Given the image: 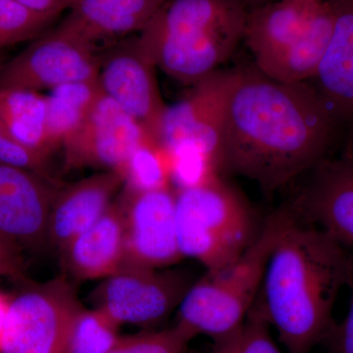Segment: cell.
Masks as SVG:
<instances>
[{"label": "cell", "instance_id": "6da1fadb", "mask_svg": "<svg viewBox=\"0 0 353 353\" xmlns=\"http://www.w3.org/2000/svg\"><path fill=\"white\" fill-rule=\"evenodd\" d=\"M340 120L313 85L234 70L223 138V173L274 192L326 158Z\"/></svg>", "mask_w": 353, "mask_h": 353}, {"label": "cell", "instance_id": "7a4b0ae2", "mask_svg": "<svg viewBox=\"0 0 353 353\" xmlns=\"http://www.w3.org/2000/svg\"><path fill=\"white\" fill-rule=\"evenodd\" d=\"M352 275V252L294 212L272 250L257 297L287 353H311L325 343L336 324L334 304Z\"/></svg>", "mask_w": 353, "mask_h": 353}, {"label": "cell", "instance_id": "3957f363", "mask_svg": "<svg viewBox=\"0 0 353 353\" xmlns=\"http://www.w3.org/2000/svg\"><path fill=\"white\" fill-rule=\"evenodd\" d=\"M246 15L241 0H167L137 39L157 68L194 85L232 57Z\"/></svg>", "mask_w": 353, "mask_h": 353}, {"label": "cell", "instance_id": "277c9868", "mask_svg": "<svg viewBox=\"0 0 353 353\" xmlns=\"http://www.w3.org/2000/svg\"><path fill=\"white\" fill-rule=\"evenodd\" d=\"M292 216V208L276 211L233 263L197 278L176 309V324L194 338L203 334L213 341L240 328L259 296L272 250Z\"/></svg>", "mask_w": 353, "mask_h": 353}, {"label": "cell", "instance_id": "5b68a950", "mask_svg": "<svg viewBox=\"0 0 353 353\" xmlns=\"http://www.w3.org/2000/svg\"><path fill=\"white\" fill-rule=\"evenodd\" d=\"M262 225L245 197L222 176L176 190L179 248L183 259L196 260L206 271L233 263L256 240Z\"/></svg>", "mask_w": 353, "mask_h": 353}, {"label": "cell", "instance_id": "8992f818", "mask_svg": "<svg viewBox=\"0 0 353 353\" xmlns=\"http://www.w3.org/2000/svg\"><path fill=\"white\" fill-rule=\"evenodd\" d=\"M22 283L9 303L0 353H66L70 325L82 304L75 287L65 276Z\"/></svg>", "mask_w": 353, "mask_h": 353}, {"label": "cell", "instance_id": "52a82bcc", "mask_svg": "<svg viewBox=\"0 0 353 353\" xmlns=\"http://www.w3.org/2000/svg\"><path fill=\"white\" fill-rule=\"evenodd\" d=\"M196 280L185 268H122L101 280L88 299L119 326L154 329L178 309Z\"/></svg>", "mask_w": 353, "mask_h": 353}, {"label": "cell", "instance_id": "ba28073f", "mask_svg": "<svg viewBox=\"0 0 353 353\" xmlns=\"http://www.w3.org/2000/svg\"><path fill=\"white\" fill-rule=\"evenodd\" d=\"M101 57L95 46L57 25L0 66L1 88L53 90L99 78Z\"/></svg>", "mask_w": 353, "mask_h": 353}, {"label": "cell", "instance_id": "9c48e42d", "mask_svg": "<svg viewBox=\"0 0 353 353\" xmlns=\"http://www.w3.org/2000/svg\"><path fill=\"white\" fill-rule=\"evenodd\" d=\"M124 218L123 268L165 269L183 259L176 230V190H123L118 197Z\"/></svg>", "mask_w": 353, "mask_h": 353}, {"label": "cell", "instance_id": "30bf717a", "mask_svg": "<svg viewBox=\"0 0 353 353\" xmlns=\"http://www.w3.org/2000/svg\"><path fill=\"white\" fill-rule=\"evenodd\" d=\"M233 71L218 70L199 81L176 103L167 105L158 141L164 148L196 146L222 171L225 112Z\"/></svg>", "mask_w": 353, "mask_h": 353}, {"label": "cell", "instance_id": "8fae6325", "mask_svg": "<svg viewBox=\"0 0 353 353\" xmlns=\"http://www.w3.org/2000/svg\"><path fill=\"white\" fill-rule=\"evenodd\" d=\"M155 70L137 37H132L118 41L104 53L97 79L101 92L158 141L167 105Z\"/></svg>", "mask_w": 353, "mask_h": 353}, {"label": "cell", "instance_id": "7c38bea8", "mask_svg": "<svg viewBox=\"0 0 353 353\" xmlns=\"http://www.w3.org/2000/svg\"><path fill=\"white\" fill-rule=\"evenodd\" d=\"M150 132L102 92L85 122L62 145L66 169L120 170Z\"/></svg>", "mask_w": 353, "mask_h": 353}, {"label": "cell", "instance_id": "4fadbf2b", "mask_svg": "<svg viewBox=\"0 0 353 353\" xmlns=\"http://www.w3.org/2000/svg\"><path fill=\"white\" fill-rule=\"evenodd\" d=\"M58 187L48 175L0 163V234L18 248L43 252Z\"/></svg>", "mask_w": 353, "mask_h": 353}, {"label": "cell", "instance_id": "5bb4252c", "mask_svg": "<svg viewBox=\"0 0 353 353\" xmlns=\"http://www.w3.org/2000/svg\"><path fill=\"white\" fill-rule=\"evenodd\" d=\"M309 173L292 210L353 252V155L325 158Z\"/></svg>", "mask_w": 353, "mask_h": 353}, {"label": "cell", "instance_id": "9a60e30c", "mask_svg": "<svg viewBox=\"0 0 353 353\" xmlns=\"http://www.w3.org/2000/svg\"><path fill=\"white\" fill-rule=\"evenodd\" d=\"M58 253L70 281L104 280L120 271L124 266L125 233L119 199Z\"/></svg>", "mask_w": 353, "mask_h": 353}, {"label": "cell", "instance_id": "2e32d148", "mask_svg": "<svg viewBox=\"0 0 353 353\" xmlns=\"http://www.w3.org/2000/svg\"><path fill=\"white\" fill-rule=\"evenodd\" d=\"M124 185L115 171H102L58 190L48 224V245L58 252L94 224Z\"/></svg>", "mask_w": 353, "mask_h": 353}, {"label": "cell", "instance_id": "e0dca14e", "mask_svg": "<svg viewBox=\"0 0 353 353\" xmlns=\"http://www.w3.org/2000/svg\"><path fill=\"white\" fill-rule=\"evenodd\" d=\"M167 0H73L59 26L97 46L141 32Z\"/></svg>", "mask_w": 353, "mask_h": 353}, {"label": "cell", "instance_id": "ac0fdd59", "mask_svg": "<svg viewBox=\"0 0 353 353\" xmlns=\"http://www.w3.org/2000/svg\"><path fill=\"white\" fill-rule=\"evenodd\" d=\"M333 30L314 87L340 121L353 119V0H330Z\"/></svg>", "mask_w": 353, "mask_h": 353}, {"label": "cell", "instance_id": "d6986e66", "mask_svg": "<svg viewBox=\"0 0 353 353\" xmlns=\"http://www.w3.org/2000/svg\"><path fill=\"white\" fill-rule=\"evenodd\" d=\"M320 3L308 0H271L248 10L243 39L252 50L256 67L301 38Z\"/></svg>", "mask_w": 353, "mask_h": 353}, {"label": "cell", "instance_id": "ffe728a7", "mask_svg": "<svg viewBox=\"0 0 353 353\" xmlns=\"http://www.w3.org/2000/svg\"><path fill=\"white\" fill-rule=\"evenodd\" d=\"M333 20L331 2L324 0L301 38L256 68L279 82L297 83L313 80L328 48Z\"/></svg>", "mask_w": 353, "mask_h": 353}, {"label": "cell", "instance_id": "44dd1931", "mask_svg": "<svg viewBox=\"0 0 353 353\" xmlns=\"http://www.w3.org/2000/svg\"><path fill=\"white\" fill-rule=\"evenodd\" d=\"M102 94L99 79L53 88L48 99L46 143L50 153L62 148L85 122Z\"/></svg>", "mask_w": 353, "mask_h": 353}, {"label": "cell", "instance_id": "7402d4cb", "mask_svg": "<svg viewBox=\"0 0 353 353\" xmlns=\"http://www.w3.org/2000/svg\"><path fill=\"white\" fill-rule=\"evenodd\" d=\"M0 120L21 143L50 157L46 143V94L26 88H1Z\"/></svg>", "mask_w": 353, "mask_h": 353}, {"label": "cell", "instance_id": "603a6c76", "mask_svg": "<svg viewBox=\"0 0 353 353\" xmlns=\"http://www.w3.org/2000/svg\"><path fill=\"white\" fill-rule=\"evenodd\" d=\"M118 174L130 192H152L172 188L169 155L161 143L148 134L130 153Z\"/></svg>", "mask_w": 353, "mask_h": 353}, {"label": "cell", "instance_id": "cb8c5ba5", "mask_svg": "<svg viewBox=\"0 0 353 353\" xmlns=\"http://www.w3.org/2000/svg\"><path fill=\"white\" fill-rule=\"evenodd\" d=\"M120 327L101 309L81 304L70 325L66 353H108L122 336Z\"/></svg>", "mask_w": 353, "mask_h": 353}, {"label": "cell", "instance_id": "d4e9b609", "mask_svg": "<svg viewBox=\"0 0 353 353\" xmlns=\"http://www.w3.org/2000/svg\"><path fill=\"white\" fill-rule=\"evenodd\" d=\"M270 330L256 299L240 328L213 341L210 350L204 353H283L276 345Z\"/></svg>", "mask_w": 353, "mask_h": 353}, {"label": "cell", "instance_id": "484cf974", "mask_svg": "<svg viewBox=\"0 0 353 353\" xmlns=\"http://www.w3.org/2000/svg\"><path fill=\"white\" fill-rule=\"evenodd\" d=\"M58 18L37 12L14 0H0V50L34 41L50 30Z\"/></svg>", "mask_w": 353, "mask_h": 353}, {"label": "cell", "instance_id": "4316f807", "mask_svg": "<svg viewBox=\"0 0 353 353\" xmlns=\"http://www.w3.org/2000/svg\"><path fill=\"white\" fill-rule=\"evenodd\" d=\"M194 336L180 325L122 336L108 353H187Z\"/></svg>", "mask_w": 353, "mask_h": 353}, {"label": "cell", "instance_id": "83f0119b", "mask_svg": "<svg viewBox=\"0 0 353 353\" xmlns=\"http://www.w3.org/2000/svg\"><path fill=\"white\" fill-rule=\"evenodd\" d=\"M48 159L50 157L43 153L18 141L0 120V163L14 165L48 175Z\"/></svg>", "mask_w": 353, "mask_h": 353}, {"label": "cell", "instance_id": "f1b7e54d", "mask_svg": "<svg viewBox=\"0 0 353 353\" xmlns=\"http://www.w3.org/2000/svg\"><path fill=\"white\" fill-rule=\"evenodd\" d=\"M350 290V307L341 323H336L325 341L328 353H353V275L347 285Z\"/></svg>", "mask_w": 353, "mask_h": 353}, {"label": "cell", "instance_id": "f546056e", "mask_svg": "<svg viewBox=\"0 0 353 353\" xmlns=\"http://www.w3.org/2000/svg\"><path fill=\"white\" fill-rule=\"evenodd\" d=\"M0 275L22 281L26 279L20 250L0 234Z\"/></svg>", "mask_w": 353, "mask_h": 353}, {"label": "cell", "instance_id": "4dcf8cb0", "mask_svg": "<svg viewBox=\"0 0 353 353\" xmlns=\"http://www.w3.org/2000/svg\"><path fill=\"white\" fill-rule=\"evenodd\" d=\"M37 12L60 16L68 10L73 0H14Z\"/></svg>", "mask_w": 353, "mask_h": 353}, {"label": "cell", "instance_id": "1f68e13d", "mask_svg": "<svg viewBox=\"0 0 353 353\" xmlns=\"http://www.w3.org/2000/svg\"><path fill=\"white\" fill-rule=\"evenodd\" d=\"M10 299L4 294H0V341H1L2 332H3L4 322L8 310Z\"/></svg>", "mask_w": 353, "mask_h": 353}, {"label": "cell", "instance_id": "d6a6232c", "mask_svg": "<svg viewBox=\"0 0 353 353\" xmlns=\"http://www.w3.org/2000/svg\"><path fill=\"white\" fill-rule=\"evenodd\" d=\"M245 6H259V4L265 3V2L271 1V0H241Z\"/></svg>", "mask_w": 353, "mask_h": 353}, {"label": "cell", "instance_id": "836d02e7", "mask_svg": "<svg viewBox=\"0 0 353 353\" xmlns=\"http://www.w3.org/2000/svg\"><path fill=\"white\" fill-rule=\"evenodd\" d=\"M308 1H311V2H322V1H324V0H308Z\"/></svg>", "mask_w": 353, "mask_h": 353}, {"label": "cell", "instance_id": "e575fe53", "mask_svg": "<svg viewBox=\"0 0 353 353\" xmlns=\"http://www.w3.org/2000/svg\"><path fill=\"white\" fill-rule=\"evenodd\" d=\"M0 66H1V65H0Z\"/></svg>", "mask_w": 353, "mask_h": 353}]
</instances>
